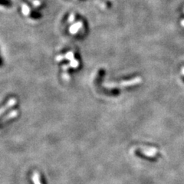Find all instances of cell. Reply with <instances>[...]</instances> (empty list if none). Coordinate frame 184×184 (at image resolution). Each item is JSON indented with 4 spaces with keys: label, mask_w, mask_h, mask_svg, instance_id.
<instances>
[{
    "label": "cell",
    "mask_w": 184,
    "mask_h": 184,
    "mask_svg": "<svg viewBox=\"0 0 184 184\" xmlns=\"http://www.w3.org/2000/svg\"><path fill=\"white\" fill-rule=\"evenodd\" d=\"M33 4L35 5V6H39L40 5V2L39 1H37V0H35V1L33 2Z\"/></svg>",
    "instance_id": "obj_13"
},
{
    "label": "cell",
    "mask_w": 184,
    "mask_h": 184,
    "mask_svg": "<svg viewBox=\"0 0 184 184\" xmlns=\"http://www.w3.org/2000/svg\"><path fill=\"white\" fill-rule=\"evenodd\" d=\"M157 150L156 148H147V150H144V149H141V153L144 154L146 157H154L157 154Z\"/></svg>",
    "instance_id": "obj_3"
},
{
    "label": "cell",
    "mask_w": 184,
    "mask_h": 184,
    "mask_svg": "<svg viewBox=\"0 0 184 184\" xmlns=\"http://www.w3.org/2000/svg\"><path fill=\"white\" fill-rule=\"evenodd\" d=\"M68 64L69 67H72V68H77L79 66V61L77 60V59H74L72 61H70V63Z\"/></svg>",
    "instance_id": "obj_8"
},
{
    "label": "cell",
    "mask_w": 184,
    "mask_h": 184,
    "mask_svg": "<svg viewBox=\"0 0 184 184\" xmlns=\"http://www.w3.org/2000/svg\"><path fill=\"white\" fill-rule=\"evenodd\" d=\"M75 15L74 14H71L70 16L68 18V22L69 23H73L74 21H75Z\"/></svg>",
    "instance_id": "obj_10"
},
{
    "label": "cell",
    "mask_w": 184,
    "mask_h": 184,
    "mask_svg": "<svg viewBox=\"0 0 184 184\" xmlns=\"http://www.w3.org/2000/svg\"><path fill=\"white\" fill-rule=\"evenodd\" d=\"M181 72H182V74H183V75H184V67H183V68H182Z\"/></svg>",
    "instance_id": "obj_15"
},
{
    "label": "cell",
    "mask_w": 184,
    "mask_h": 184,
    "mask_svg": "<svg viewBox=\"0 0 184 184\" xmlns=\"http://www.w3.org/2000/svg\"><path fill=\"white\" fill-rule=\"evenodd\" d=\"M62 68H63V73H67V69L69 68V64H64Z\"/></svg>",
    "instance_id": "obj_11"
},
{
    "label": "cell",
    "mask_w": 184,
    "mask_h": 184,
    "mask_svg": "<svg viewBox=\"0 0 184 184\" xmlns=\"http://www.w3.org/2000/svg\"><path fill=\"white\" fill-rule=\"evenodd\" d=\"M16 102H17V100L15 98L9 99V101L6 103V104L5 105L3 108H0V115H1L2 114H3L4 112H6V111H7V110H9V108H12L13 106H15V104H16Z\"/></svg>",
    "instance_id": "obj_2"
},
{
    "label": "cell",
    "mask_w": 184,
    "mask_h": 184,
    "mask_svg": "<svg viewBox=\"0 0 184 184\" xmlns=\"http://www.w3.org/2000/svg\"><path fill=\"white\" fill-rule=\"evenodd\" d=\"M83 23L82 22H78L75 24L72 25L71 27L69 28V32L71 33L72 35H75L78 32V31L82 28Z\"/></svg>",
    "instance_id": "obj_4"
},
{
    "label": "cell",
    "mask_w": 184,
    "mask_h": 184,
    "mask_svg": "<svg viewBox=\"0 0 184 184\" xmlns=\"http://www.w3.org/2000/svg\"><path fill=\"white\" fill-rule=\"evenodd\" d=\"M56 61H58V62H60V61H61L62 60H64V56L63 55H58L57 57H56Z\"/></svg>",
    "instance_id": "obj_12"
},
{
    "label": "cell",
    "mask_w": 184,
    "mask_h": 184,
    "mask_svg": "<svg viewBox=\"0 0 184 184\" xmlns=\"http://www.w3.org/2000/svg\"><path fill=\"white\" fill-rule=\"evenodd\" d=\"M181 25H182V26H183V27H184V20H183V21L181 22Z\"/></svg>",
    "instance_id": "obj_14"
},
{
    "label": "cell",
    "mask_w": 184,
    "mask_h": 184,
    "mask_svg": "<svg viewBox=\"0 0 184 184\" xmlns=\"http://www.w3.org/2000/svg\"><path fill=\"white\" fill-rule=\"evenodd\" d=\"M22 12L23 15L27 16L30 13V8L28 6V5L22 4Z\"/></svg>",
    "instance_id": "obj_6"
},
{
    "label": "cell",
    "mask_w": 184,
    "mask_h": 184,
    "mask_svg": "<svg viewBox=\"0 0 184 184\" xmlns=\"http://www.w3.org/2000/svg\"><path fill=\"white\" fill-rule=\"evenodd\" d=\"M142 82V78L141 77H136L132 79L128 80V81H124L120 83H104L103 85L106 88L108 89H114V88H125V87H130V86L137 85Z\"/></svg>",
    "instance_id": "obj_1"
},
{
    "label": "cell",
    "mask_w": 184,
    "mask_h": 184,
    "mask_svg": "<svg viewBox=\"0 0 184 184\" xmlns=\"http://www.w3.org/2000/svg\"><path fill=\"white\" fill-rule=\"evenodd\" d=\"M33 181L35 184H42L41 183V177L38 172H35L33 174Z\"/></svg>",
    "instance_id": "obj_7"
},
{
    "label": "cell",
    "mask_w": 184,
    "mask_h": 184,
    "mask_svg": "<svg viewBox=\"0 0 184 184\" xmlns=\"http://www.w3.org/2000/svg\"><path fill=\"white\" fill-rule=\"evenodd\" d=\"M18 111H12V112L9 113L7 116H5V117H3V118L2 119L0 123H5L6 121H7L10 120V119H12V118H14V117H17V115H18Z\"/></svg>",
    "instance_id": "obj_5"
},
{
    "label": "cell",
    "mask_w": 184,
    "mask_h": 184,
    "mask_svg": "<svg viewBox=\"0 0 184 184\" xmlns=\"http://www.w3.org/2000/svg\"><path fill=\"white\" fill-rule=\"evenodd\" d=\"M75 59V55H74L73 51H68L64 55V59H67L68 61H72V59Z\"/></svg>",
    "instance_id": "obj_9"
}]
</instances>
